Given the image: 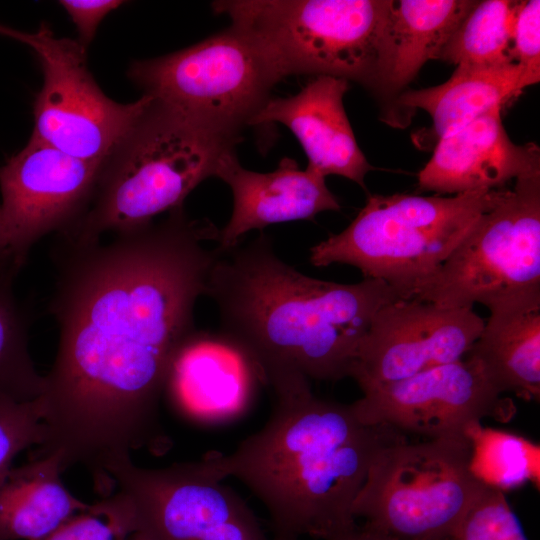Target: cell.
Wrapping results in <instances>:
<instances>
[{"label": "cell", "instance_id": "ffe728a7", "mask_svg": "<svg viewBox=\"0 0 540 540\" xmlns=\"http://www.w3.org/2000/svg\"><path fill=\"white\" fill-rule=\"evenodd\" d=\"M521 69L516 63L499 66H457L444 83L405 90L397 99L401 127L409 125V111L422 109L431 126L412 135L418 148H434L443 137L463 127L521 92Z\"/></svg>", "mask_w": 540, "mask_h": 540}, {"label": "cell", "instance_id": "4316f807", "mask_svg": "<svg viewBox=\"0 0 540 540\" xmlns=\"http://www.w3.org/2000/svg\"><path fill=\"white\" fill-rule=\"evenodd\" d=\"M449 540H528L504 492L484 486Z\"/></svg>", "mask_w": 540, "mask_h": 540}, {"label": "cell", "instance_id": "484cf974", "mask_svg": "<svg viewBox=\"0 0 540 540\" xmlns=\"http://www.w3.org/2000/svg\"><path fill=\"white\" fill-rule=\"evenodd\" d=\"M133 533L130 510L115 492L90 504L39 540H128Z\"/></svg>", "mask_w": 540, "mask_h": 540}, {"label": "cell", "instance_id": "d6a6232c", "mask_svg": "<svg viewBox=\"0 0 540 540\" xmlns=\"http://www.w3.org/2000/svg\"><path fill=\"white\" fill-rule=\"evenodd\" d=\"M128 540H151L147 537H144L138 533H133L129 538Z\"/></svg>", "mask_w": 540, "mask_h": 540}, {"label": "cell", "instance_id": "8992f818", "mask_svg": "<svg viewBox=\"0 0 540 540\" xmlns=\"http://www.w3.org/2000/svg\"><path fill=\"white\" fill-rule=\"evenodd\" d=\"M391 0H223L216 13L261 50L280 81L331 76L372 90Z\"/></svg>", "mask_w": 540, "mask_h": 540}, {"label": "cell", "instance_id": "9a60e30c", "mask_svg": "<svg viewBox=\"0 0 540 540\" xmlns=\"http://www.w3.org/2000/svg\"><path fill=\"white\" fill-rule=\"evenodd\" d=\"M262 384L257 366L230 338L194 328L174 351L163 396L187 419L219 425L246 414Z\"/></svg>", "mask_w": 540, "mask_h": 540}, {"label": "cell", "instance_id": "9c48e42d", "mask_svg": "<svg viewBox=\"0 0 540 540\" xmlns=\"http://www.w3.org/2000/svg\"><path fill=\"white\" fill-rule=\"evenodd\" d=\"M128 76L143 94L240 140L280 82L259 47L232 25L182 50L134 61Z\"/></svg>", "mask_w": 540, "mask_h": 540}, {"label": "cell", "instance_id": "3957f363", "mask_svg": "<svg viewBox=\"0 0 540 540\" xmlns=\"http://www.w3.org/2000/svg\"><path fill=\"white\" fill-rule=\"evenodd\" d=\"M274 394L260 430L232 452L202 460L216 477L239 480L260 500L273 540H334L353 531L352 506L373 461L406 435L364 420L353 403L316 397L307 380Z\"/></svg>", "mask_w": 540, "mask_h": 540}, {"label": "cell", "instance_id": "30bf717a", "mask_svg": "<svg viewBox=\"0 0 540 540\" xmlns=\"http://www.w3.org/2000/svg\"><path fill=\"white\" fill-rule=\"evenodd\" d=\"M108 478L130 510L134 533L151 540H273L202 459L144 468L120 458L109 466Z\"/></svg>", "mask_w": 540, "mask_h": 540}, {"label": "cell", "instance_id": "2e32d148", "mask_svg": "<svg viewBox=\"0 0 540 540\" xmlns=\"http://www.w3.org/2000/svg\"><path fill=\"white\" fill-rule=\"evenodd\" d=\"M495 106L441 138L418 174V189L437 194H461L501 189L511 180L540 172L535 143L515 144Z\"/></svg>", "mask_w": 540, "mask_h": 540}, {"label": "cell", "instance_id": "603a6c76", "mask_svg": "<svg viewBox=\"0 0 540 540\" xmlns=\"http://www.w3.org/2000/svg\"><path fill=\"white\" fill-rule=\"evenodd\" d=\"M19 270L0 265V401L34 400L44 383L29 350L30 316L13 289Z\"/></svg>", "mask_w": 540, "mask_h": 540}, {"label": "cell", "instance_id": "e0dca14e", "mask_svg": "<svg viewBox=\"0 0 540 540\" xmlns=\"http://www.w3.org/2000/svg\"><path fill=\"white\" fill-rule=\"evenodd\" d=\"M215 177L224 181L233 195L231 217L219 230L216 243L220 252L235 247L251 230L262 232L271 224L312 220L321 212L340 210L325 177L300 170L291 158H283L275 170L261 173L243 168L232 152L222 159Z\"/></svg>", "mask_w": 540, "mask_h": 540}, {"label": "cell", "instance_id": "83f0119b", "mask_svg": "<svg viewBox=\"0 0 540 540\" xmlns=\"http://www.w3.org/2000/svg\"><path fill=\"white\" fill-rule=\"evenodd\" d=\"M44 427L37 398L27 402L0 401V473L31 446H41Z\"/></svg>", "mask_w": 540, "mask_h": 540}, {"label": "cell", "instance_id": "ba28073f", "mask_svg": "<svg viewBox=\"0 0 540 540\" xmlns=\"http://www.w3.org/2000/svg\"><path fill=\"white\" fill-rule=\"evenodd\" d=\"M412 298L489 311L540 300V172L517 178Z\"/></svg>", "mask_w": 540, "mask_h": 540}, {"label": "cell", "instance_id": "7a4b0ae2", "mask_svg": "<svg viewBox=\"0 0 540 540\" xmlns=\"http://www.w3.org/2000/svg\"><path fill=\"white\" fill-rule=\"evenodd\" d=\"M205 295L217 306L219 331L250 357L272 389L350 377L376 313L403 299L379 279L340 284L304 275L277 256L262 232L220 252Z\"/></svg>", "mask_w": 540, "mask_h": 540}, {"label": "cell", "instance_id": "cb8c5ba5", "mask_svg": "<svg viewBox=\"0 0 540 540\" xmlns=\"http://www.w3.org/2000/svg\"><path fill=\"white\" fill-rule=\"evenodd\" d=\"M520 1H476L437 60L457 66H499L514 63L512 31Z\"/></svg>", "mask_w": 540, "mask_h": 540}, {"label": "cell", "instance_id": "5b68a950", "mask_svg": "<svg viewBox=\"0 0 540 540\" xmlns=\"http://www.w3.org/2000/svg\"><path fill=\"white\" fill-rule=\"evenodd\" d=\"M506 191L477 190L453 197L371 195L348 227L310 249V262L317 267L354 266L364 279L382 280L403 299H411Z\"/></svg>", "mask_w": 540, "mask_h": 540}, {"label": "cell", "instance_id": "4fadbf2b", "mask_svg": "<svg viewBox=\"0 0 540 540\" xmlns=\"http://www.w3.org/2000/svg\"><path fill=\"white\" fill-rule=\"evenodd\" d=\"M362 393L353 405L364 420L425 439L470 440L482 419L508 420L515 412L469 356Z\"/></svg>", "mask_w": 540, "mask_h": 540}, {"label": "cell", "instance_id": "44dd1931", "mask_svg": "<svg viewBox=\"0 0 540 540\" xmlns=\"http://www.w3.org/2000/svg\"><path fill=\"white\" fill-rule=\"evenodd\" d=\"M57 453L0 473V540H39L87 509L63 484Z\"/></svg>", "mask_w": 540, "mask_h": 540}, {"label": "cell", "instance_id": "7402d4cb", "mask_svg": "<svg viewBox=\"0 0 540 540\" xmlns=\"http://www.w3.org/2000/svg\"><path fill=\"white\" fill-rule=\"evenodd\" d=\"M500 393L540 398V300L490 311L466 354Z\"/></svg>", "mask_w": 540, "mask_h": 540}, {"label": "cell", "instance_id": "f546056e", "mask_svg": "<svg viewBox=\"0 0 540 540\" xmlns=\"http://www.w3.org/2000/svg\"><path fill=\"white\" fill-rule=\"evenodd\" d=\"M124 2L119 0H61L64 8L76 26L78 42L85 49L92 42L101 21Z\"/></svg>", "mask_w": 540, "mask_h": 540}, {"label": "cell", "instance_id": "ac0fdd59", "mask_svg": "<svg viewBox=\"0 0 540 540\" xmlns=\"http://www.w3.org/2000/svg\"><path fill=\"white\" fill-rule=\"evenodd\" d=\"M348 81L331 76L313 77L297 94L271 98L252 126L281 123L301 144L307 170L323 177L339 175L365 189V176L375 168L357 144L343 98Z\"/></svg>", "mask_w": 540, "mask_h": 540}, {"label": "cell", "instance_id": "277c9868", "mask_svg": "<svg viewBox=\"0 0 540 540\" xmlns=\"http://www.w3.org/2000/svg\"><path fill=\"white\" fill-rule=\"evenodd\" d=\"M240 139L219 134L191 114L150 96L105 161L85 214L58 239L74 245L144 227L183 205Z\"/></svg>", "mask_w": 540, "mask_h": 540}, {"label": "cell", "instance_id": "6da1fadb", "mask_svg": "<svg viewBox=\"0 0 540 540\" xmlns=\"http://www.w3.org/2000/svg\"><path fill=\"white\" fill-rule=\"evenodd\" d=\"M219 230L183 205L158 223L73 245L58 240L49 311L58 347L38 402L43 454L96 481L109 465L142 448L170 446L160 401L171 358L192 331L220 252Z\"/></svg>", "mask_w": 540, "mask_h": 540}, {"label": "cell", "instance_id": "d6986e66", "mask_svg": "<svg viewBox=\"0 0 540 540\" xmlns=\"http://www.w3.org/2000/svg\"><path fill=\"white\" fill-rule=\"evenodd\" d=\"M471 0H401L393 5L382 35L371 92L390 107L383 121L401 127L397 99L423 65L437 57L474 6Z\"/></svg>", "mask_w": 540, "mask_h": 540}, {"label": "cell", "instance_id": "7c38bea8", "mask_svg": "<svg viewBox=\"0 0 540 540\" xmlns=\"http://www.w3.org/2000/svg\"><path fill=\"white\" fill-rule=\"evenodd\" d=\"M102 166L32 138L10 157L0 167V263L21 269L36 242L79 221Z\"/></svg>", "mask_w": 540, "mask_h": 540}, {"label": "cell", "instance_id": "5bb4252c", "mask_svg": "<svg viewBox=\"0 0 540 540\" xmlns=\"http://www.w3.org/2000/svg\"><path fill=\"white\" fill-rule=\"evenodd\" d=\"M484 323L471 308L416 298L387 303L361 341L350 377L364 390L461 360Z\"/></svg>", "mask_w": 540, "mask_h": 540}, {"label": "cell", "instance_id": "52a82bcc", "mask_svg": "<svg viewBox=\"0 0 540 540\" xmlns=\"http://www.w3.org/2000/svg\"><path fill=\"white\" fill-rule=\"evenodd\" d=\"M469 462L470 440L394 442L373 461L352 513L397 540H449L485 486Z\"/></svg>", "mask_w": 540, "mask_h": 540}, {"label": "cell", "instance_id": "1f68e13d", "mask_svg": "<svg viewBox=\"0 0 540 540\" xmlns=\"http://www.w3.org/2000/svg\"><path fill=\"white\" fill-rule=\"evenodd\" d=\"M0 34L8 36L12 39H15L17 41L24 42L26 33L12 29L10 27L4 26L0 24Z\"/></svg>", "mask_w": 540, "mask_h": 540}, {"label": "cell", "instance_id": "d4e9b609", "mask_svg": "<svg viewBox=\"0 0 540 540\" xmlns=\"http://www.w3.org/2000/svg\"><path fill=\"white\" fill-rule=\"evenodd\" d=\"M470 470L484 485L505 492L531 482L539 488L540 447L527 438L477 426L470 434Z\"/></svg>", "mask_w": 540, "mask_h": 540}, {"label": "cell", "instance_id": "f1b7e54d", "mask_svg": "<svg viewBox=\"0 0 540 540\" xmlns=\"http://www.w3.org/2000/svg\"><path fill=\"white\" fill-rule=\"evenodd\" d=\"M511 56L521 69V90L540 80V1H520L512 31Z\"/></svg>", "mask_w": 540, "mask_h": 540}, {"label": "cell", "instance_id": "8fae6325", "mask_svg": "<svg viewBox=\"0 0 540 540\" xmlns=\"http://www.w3.org/2000/svg\"><path fill=\"white\" fill-rule=\"evenodd\" d=\"M43 72L34 106L31 135L68 156L103 165L130 131L150 96L118 103L100 89L78 41L58 38L46 23L24 42Z\"/></svg>", "mask_w": 540, "mask_h": 540}, {"label": "cell", "instance_id": "4dcf8cb0", "mask_svg": "<svg viewBox=\"0 0 540 540\" xmlns=\"http://www.w3.org/2000/svg\"><path fill=\"white\" fill-rule=\"evenodd\" d=\"M334 540H397L381 533L369 530L365 527H357L353 531L344 534Z\"/></svg>", "mask_w": 540, "mask_h": 540}]
</instances>
